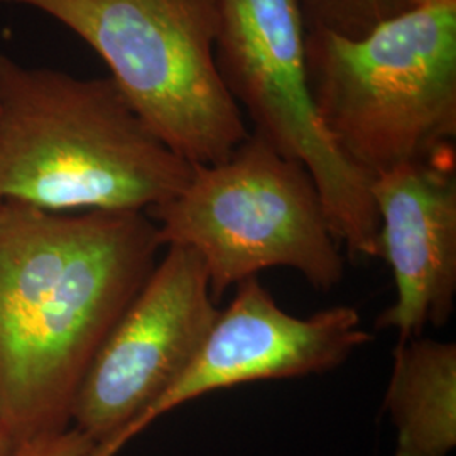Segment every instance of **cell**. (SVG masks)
Listing matches in <instances>:
<instances>
[{
    "mask_svg": "<svg viewBox=\"0 0 456 456\" xmlns=\"http://www.w3.org/2000/svg\"><path fill=\"white\" fill-rule=\"evenodd\" d=\"M159 248L144 212L0 201V426L12 446L71 428L83 377Z\"/></svg>",
    "mask_w": 456,
    "mask_h": 456,
    "instance_id": "6da1fadb",
    "label": "cell"
},
{
    "mask_svg": "<svg viewBox=\"0 0 456 456\" xmlns=\"http://www.w3.org/2000/svg\"><path fill=\"white\" fill-rule=\"evenodd\" d=\"M191 171L110 77L78 78L0 54V201L147 213L178 195Z\"/></svg>",
    "mask_w": 456,
    "mask_h": 456,
    "instance_id": "7a4b0ae2",
    "label": "cell"
},
{
    "mask_svg": "<svg viewBox=\"0 0 456 456\" xmlns=\"http://www.w3.org/2000/svg\"><path fill=\"white\" fill-rule=\"evenodd\" d=\"M311 100L331 141L370 178L456 135V5L416 7L362 37L306 34Z\"/></svg>",
    "mask_w": 456,
    "mask_h": 456,
    "instance_id": "3957f363",
    "label": "cell"
},
{
    "mask_svg": "<svg viewBox=\"0 0 456 456\" xmlns=\"http://www.w3.org/2000/svg\"><path fill=\"white\" fill-rule=\"evenodd\" d=\"M56 19L97 53L147 127L181 159H227L248 137L215 61L218 0H0Z\"/></svg>",
    "mask_w": 456,
    "mask_h": 456,
    "instance_id": "277c9868",
    "label": "cell"
},
{
    "mask_svg": "<svg viewBox=\"0 0 456 456\" xmlns=\"http://www.w3.org/2000/svg\"><path fill=\"white\" fill-rule=\"evenodd\" d=\"M147 215L161 247L195 252L215 299L271 267L294 269L320 291L345 273L310 173L259 134L220 163L193 166L180 193Z\"/></svg>",
    "mask_w": 456,
    "mask_h": 456,
    "instance_id": "5b68a950",
    "label": "cell"
},
{
    "mask_svg": "<svg viewBox=\"0 0 456 456\" xmlns=\"http://www.w3.org/2000/svg\"><path fill=\"white\" fill-rule=\"evenodd\" d=\"M218 11L215 61L254 134L306 167L335 239L352 256L379 257L372 178L343 156L311 100L299 0H218Z\"/></svg>",
    "mask_w": 456,
    "mask_h": 456,
    "instance_id": "8992f818",
    "label": "cell"
},
{
    "mask_svg": "<svg viewBox=\"0 0 456 456\" xmlns=\"http://www.w3.org/2000/svg\"><path fill=\"white\" fill-rule=\"evenodd\" d=\"M218 313L195 252L166 247L92 360L71 426L95 444L115 438L186 370Z\"/></svg>",
    "mask_w": 456,
    "mask_h": 456,
    "instance_id": "52a82bcc",
    "label": "cell"
},
{
    "mask_svg": "<svg viewBox=\"0 0 456 456\" xmlns=\"http://www.w3.org/2000/svg\"><path fill=\"white\" fill-rule=\"evenodd\" d=\"M370 340L355 308L333 306L299 318L282 310L259 279L250 277L235 286L233 299L218 313L175 384L88 456H114L159 416L201 395L250 382L325 374Z\"/></svg>",
    "mask_w": 456,
    "mask_h": 456,
    "instance_id": "ba28073f",
    "label": "cell"
},
{
    "mask_svg": "<svg viewBox=\"0 0 456 456\" xmlns=\"http://www.w3.org/2000/svg\"><path fill=\"white\" fill-rule=\"evenodd\" d=\"M379 257L391 265L395 299L377 318L399 342L446 325L456 294V167L453 144L372 178Z\"/></svg>",
    "mask_w": 456,
    "mask_h": 456,
    "instance_id": "9c48e42d",
    "label": "cell"
},
{
    "mask_svg": "<svg viewBox=\"0 0 456 456\" xmlns=\"http://www.w3.org/2000/svg\"><path fill=\"white\" fill-rule=\"evenodd\" d=\"M395 429L394 456H450L456 448V345L397 343L384 397Z\"/></svg>",
    "mask_w": 456,
    "mask_h": 456,
    "instance_id": "30bf717a",
    "label": "cell"
},
{
    "mask_svg": "<svg viewBox=\"0 0 456 456\" xmlns=\"http://www.w3.org/2000/svg\"><path fill=\"white\" fill-rule=\"evenodd\" d=\"M308 31L362 37L408 11L404 0H299Z\"/></svg>",
    "mask_w": 456,
    "mask_h": 456,
    "instance_id": "8fae6325",
    "label": "cell"
},
{
    "mask_svg": "<svg viewBox=\"0 0 456 456\" xmlns=\"http://www.w3.org/2000/svg\"><path fill=\"white\" fill-rule=\"evenodd\" d=\"M95 441L77 428L17 444L7 456H88Z\"/></svg>",
    "mask_w": 456,
    "mask_h": 456,
    "instance_id": "7c38bea8",
    "label": "cell"
},
{
    "mask_svg": "<svg viewBox=\"0 0 456 456\" xmlns=\"http://www.w3.org/2000/svg\"><path fill=\"white\" fill-rule=\"evenodd\" d=\"M409 9L416 7H440V5H456V0H404Z\"/></svg>",
    "mask_w": 456,
    "mask_h": 456,
    "instance_id": "4fadbf2b",
    "label": "cell"
},
{
    "mask_svg": "<svg viewBox=\"0 0 456 456\" xmlns=\"http://www.w3.org/2000/svg\"><path fill=\"white\" fill-rule=\"evenodd\" d=\"M12 443L11 440L7 438V435H5V431L2 429V426H0V456H7L11 452H12Z\"/></svg>",
    "mask_w": 456,
    "mask_h": 456,
    "instance_id": "5bb4252c",
    "label": "cell"
}]
</instances>
